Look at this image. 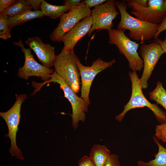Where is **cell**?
<instances>
[{
	"mask_svg": "<svg viewBox=\"0 0 166 166\" xmlns=\"http://www.w3.org/2000/svg\"><path fill=\"white\" fill-rule=\"evenodd\" d=\"M121 14V20L117 29L128 30L129 37L139 41L140 44L153 38L160 26L144 22L131 15L127 11L128 5L125 0L115 1Z\"/></svg>",
	"mask_w": 166,
	"mask_h": 166,
	"instance_id": "6da1fadb",
	"label": "cell"
},
{
	"mask_svg": "<svg viewBox=\"0 0 166 166\" xmlns=\"http://www.w3.org/2000/svg\"><path fill=\"white\" fill-rule=\"evenodd\" d=\"M132 83V94L130 100L124 105L123 111L115 117L119 122L123 120L126 113L131 109L146 107L153 113L157 121L162 124L166 122V113L156 104L149 102L144 96L142 90L140 79L136 71L129 73Z\"/></svg>",
	"mask_w": 166,
	"mask_h": 166,
	"instance_id": "7a4b0ae2",
	"label": "cell"
},
{
	"mask_svg": "<svg viewBox=\"0 0 166 166\" xmlns=\"http://www.w3.org/2000/svg\"><path fill=\"white\" fill-rule=\"evenodd\" d=\"M50 82L57 83L60 85L64 94V97L70 103L72 113V125L74 129L77 128L79 121L84 122L85 119V113L88 111V106L85 101L81 97H78L76 93L66 84L64 80L55 71L51 75V78L48 81L42 83L33 82V86L35 87V93L40 90L41 87L46 84Z\"/></svg>",
	"mask_w": 166,
	"mask_h": 166,
	"instance_id": "3957f363",
	"label": "cell"
},
{
	"mask_svg": "<svg viewBox=\"0 0 166 166\" xmlns=\"http://www.w3.org/2000/svg\"><path fill=\"white\" fill-rule=\"evenodd\" d=\"M125 30L112 29L109 31L108 43L117 46L120 53L127 60L131 69L140 71L144 68V62L137 52L139 44L127 37L124 33Z\"/></svg>",
	"mask_w": 166,
	"mask_h": 166,
	"instance_id": "277c9868",
	"label": "cell"
},
{
	"mask_svg": "<svg viewBox=\"0 0 166 166\" xmlns=\"http://www.w3.org/2000/svg\"><path fill=\"white\" fill-rule=\"evenodd\" d=\"M74 52L65 51L63 48L57 55L54 66V71L76 93L80 90V73L76 62Z\"/></svg>",
	"mask_w": 166,
	"mask_h": 166,
	"instance_id": "5b68a950",
	"label": "cell"
},
{
	"mask_svg": "<svg viewBox=\"0 0 166 166\" xmlns=\"http://www.w3.org/2000/svg\"><path fill=\"white\" fill-rule=\"evenodd\" d=\"M15 95L16 100L13 105L6 112H1L0 116L4 120L8 127V133L5 136L9 137L11 141L10 152L12 156L24 160L22 152L17 145L16 134L20 120L21 105L27 97L26 94Z\"/></svg>",
	"mask_w": 166,
	"mask_h": 166,
	"instance_id": "8992f818",
	"label": "cell"
},
{
	"mask_svg": "<svg viewBox=\"0 0 166 166\" xmlns=\"http://www.w3.org/2000/svg\"><path fill=\"white\" fill-rule=\"evenodd\" d=\"M91 11L82 1L79 5L73 8L60 17L58 24L50 35V39L53 42H62L64 35L82 19L91 16Z\"/></svg>",
	"mask_w": 166,
	"mask_h": 166,
	"instance_id": "52a82bcc",
	"label": "cell"
},
{
	"mask_svg": "<svg viewBox=\"0 0 166 166\" xmlns=\"http://www.w3.org/2000/svg\"><path fill=\"white\" fill-rule=\"evenodd\" d=\"M125 1L128 6L132 10L131 14L144 22L159 24L166 16V9L164 0H149L147 7L138 4L134 0Z\"/></svg>",
	"mask_w": 166,
	"mask_h": 166,
	"instance_id": "ba28073f",
	"label": "cell"
},
{
	"mask_svg": "<svg viewBox=\"0 0 166 166\" xmlns=\"http://www.w3.org/2000/svg\"><path fill=\"white\" fill-rule=\"evenodd\" d=\"M75 60L80 71L81 81V97L89 105L90 103L89 93L94 79L99 73L112 66L116 61L113 59L110 61L106 62L103 61L101 58H99L93 61L91 66H86L81 63L76 55Z\"/></svg>",
	"mask_w": 166,
	"mask_h": 166,
	"instance_id": "9c48e42d",
	"label": "cell"
},
{
	"mask_svg": "<svg viewBox=\"0 0 166 166\" xmlns=\"http://www.w3.org/2000/svg\"><path fill=\"white\" fill-rule=\"evenodd\" d=\"M13 44L21 48L25 57L24 64L18 69L17 74L18 77L27 80L30 77L36 76L40 77L44 82L50 79L51 75L54 72V70L38 63L31 54L30 49L24 47L21 38L18 41L14 42Z\"/></svg>",
	"mask_w": 166,
	"mask_h": 166,
	"instance_id": "30bf717a",
	"label": "cell"
},
{
	"mask_svg": "<svg viewBox=\"0 0 166 166\" xmlns=\"http://www.w3.org/2000/svg\"><path fill=\"white\" fill-rule=\"evenodd\" d=\"M115 0H108L100 5L94 7L91 11L92 25L88 34L90 36L95 30H106L112 29L113 21L119 12L116 10Z\"/></svg>",
	"mask_w": 166,
	"mask_h": 166,
	"instance_id": "8fae6325",
	"label": "cell"
},
{
	"mask_svg": "<svg viewBox=\"0 0 166 166\" xmlns=\"http://www.w3.org/2000/svg\"><path fill=\"white\" fill-rule=\"evenodd\" d=\"M140 53L144 62V69L140 79L142 89L148 88V81L161 56L164 53L157 39L149 44H143L140 48Z\"/></svg>",
	"mask_w": 166,
	"mask_h": 166,
	"instance_id": "7c38bea8",
	"label": "cell"
},
{
	"mask_svg": "<svg viewBox=\"0 0 166 166\" xmlns=\"http://www.w3.org/2000/svg\"><path fill=\"white\" fill-rule=\"evenodd\" d=\"M25 42L35 53L42 65L49 69L54 65L57 57L54 47L44 43L38 36L28 38Z\"/></svg>",
	"mask_w": 166,
	"mask_h": 166,
	"instance_id": "4fadbf2b",
	"label": "cell"
},
{
	"mask_svg": "<svg viewBox=\"0 0 166 166\" xmlns=\"http://www.w3.org/2000/svg\"><path fill=\"white\" fill-rule=\"evenodd\" d=\"M91 15L87 16L77 23L63 37L64 49L70 52H74V46L82 37L89 32L92 25Z\"/></svg>",
	"mask_w": 166,
	"mask_h": 166,
	"instance_id": "5bb4252c",
	"label": "cell"
},
{
	"mask_svg": "<svg viewBox=\"0 0 166 166\" xmlns=\"http://www.w3.org/2000/svg\"><path fill=\"white\" fill-rule=\"evenodd\" d=\"M110 153L106 146L96 144L91 149L89 157L94 166H104Z\"/></svg>",
	"mask_w": 166,
	"mask_h": 166,
	"instance_id": "9a60e30c",
	"label": "cell"
},
{
	"mask_svg": "<svg viewBox=\"0 0 166 166\" xmlns=\"http://www.w3.org/2000/svg\"><path fill=\"white\" fill-rule=\"evenodd\" d=\"M72 8L64 5H51L44 0H42L41 5V10L44 16H47L54 19L60 17L65 12L69 11Z\"/></svg>",
	"mask_w": 166,
	"mask_h": 166,
	"instance_id": "2e32d148",
	"label": "cell"
},
{
	"mask_svg": "<svg viewBox=\"0 0 166 166\" xmlns=\"http://www.w3.org/2000/svg\"><path fill=\"white\" fill-rule=\"evenodd\" d=\"M44 16L41 10L27 12L16 16L8 18L7 19L9 28H12L21 25L25 22L37 18H41Z\"/></svg>",
	"mask_w": 166,
	"mask_h": 166,
	"instance_id": "e0dca14e",
	"label": "cell"
},
{
	"mask_svg": "<svg viewBox=\"0 0 166 166\" xmlns=\"http://www.w3.org/2000/svg\"><path fill=\"white\" fill-rule=\"evenodd\" d=\"M153 139L158 148L155 159L147 162L139 160L137 162L139 166H166V148L161 145L156 137L153 136Z\"/></svg>",
	"mask_w": 166,
	"mask_h": 166,
	"instance_id": "ac0fdd59",
	"label": "cell"
},
{
	"mask_svg": "<svg viewBox=\"0 0 166 166\" xmlns=\"http://www.w3.org/2000/svg\"><path fill=\"white\" fill-rule=\"evenodd\" d=\"M32 11L31 7L28 5L26 0H18L0 14V16L12 17Z\"/></svg>",
	"mask_w": 166,
	"mask_h": 166,
	"instance_id": "d6986e66",
	"label": "cell"
},
{
	"mask_svg": "<svg viewBox=\"0 0 166 166\" xmlns=\"http://www.w3.org/2000/svg\"><path fill=\"white\" fill-rule=\"evenodd\" d=\"M150 99L162 106L166 110V91L160 81L157 82L155 88L149 93Z\"/></svg>",
	"mask_w": 166,
	"mask_h": 166,
	"instance_id": "ffe728a7",
	"label": "cell"
},
{
	"mask_svg": "<svg viewBox=\"0 0 166 166\" xmlns=\"http://www.w3.org/2000/svg\"><path fill=\"white\" fill-rule=\"evenodd\" d=\"M6 16H0V38L6 40L11 37L10 32L11 29L9 26L7 19Z\"/></svg>",
	"mask_w": 166,
	"mask_h": 166,
	"instance_id": "44dd1931",
	"label": "cell"
},
{
	"mask_svg": "<svg viewBox=\"0 0 166 166\" xmlns=\"http://www.w3.org/2000/svg\"><path fill=\"white\" fill-rule=\"evenodd\" d=\"M155 136L163 142H166V122L156 126Z\"/></svg>",
	"mask_w": 166,
	"mask_h": 166,
	"instance_id": "7402d4cb",
	"label": "cell"
},
{
	"mask_svg": "<svg viewBox=\"0 0 166 166\" xmlns=\"http://www.w3.org/2000/svg\"><path fill=\"white\" fill-rule=\"evenodd\" d=\"M104 166H121L119 160L118 156L111 154Z\"/></svg>",
	"mask_w": 166,
	"mask_h": 166,
	"instance_id": "603a6c76",
	"label": "cell"
},
{
	"mask_svg": "<svg viewBox=\"0 0 166 166\" xmlns=\"http://www.w3.org/2000/svg\"><path fill=\"white\" fill-rule=\"evenodd\" d=\"M106 0H85L83 1L84 3L89 8L96 7L105 2Z\"/></svg>",
	"mask_w": 166,
	"mask_h": 166,
	"instance_id": "cb8c5ba5",
	"label": "cell"
},
{
	"mask_svg": "<svg viewBox=\"0 0 166 166\" xmlns=\"http://www.w3.org/2000/svg\"><path fill=\"white\" fill-rule=\"evenodd\" d=\"M17 0H0V14L12 5L17 1Z\"/></svg>",
	"mask_w": 166,
	"mask_h": 166,
	"instance_id": "d4e9b609",
	"label": "cell"
},
{
	"mask_svg": "<svg viewBox=\"0 0 166 166\" xmlns=\"http://www.w3.org/2000/svg\"><path fill=\"white\" fill-rule=\"evenodd\" d=\"M28 5L30 6L34 11H39L42 0H26Z\"/></svg>",
	"mask_w": 166,
	"mask_h": 166,
	"instance_id": "484cf974",
	"label": "cell"
},
{
	"mask_svg": "<svg viewBox=\"0 0 166 166\" xmlns=\"http://www.w3.org/2000/svg\"><path fill=\"white\" fill-rule=\"evenodd\" d=\"M78 166H94L89 156H84L79 160Z\"/></svg>",
	"mask_w": 166,
	"mask_h": 166,
	"instance_id": "4316f807",
	"label": "cell"
},
{
	"mask_svg": "<svg viewBox=\"0 0 166 166\" xmlns=\"http://www.w3.org/2000/svg\"><path fill=\"white\" fill-rule=\"evenodd\" d=\"M164 30L166 31V16L162 21L160 24V26L157 32L153 38L155 40L157 39L159 35L161 32Z\"/></svg>",
	"mask_w": 166,
	"mask_h": 166,
	"instance_id": "83f0119b",
	"label": "cell"
},
{
	"mask_svg": "<svg viewBox=\"0 0 166 166\" xmlns=\"http://www.w3.org/2000/svg\"><path fill=\"white\" fill-rule=\"evenodd\" d=\"M82 1L80 0H65L64 1V5L73 8L79 5Z\"/></svg>",
	"mask_w": 166,
	"mask_h": 166,
	"instance_id": "f1b7e54d",
	"label": "cell"
},
{
	"mask_svg": "<svg viewBox=\"0 0 166 166\" xmlns=\"http://www.w3.org/2000/svg\"><path fill=\"white\" fill-rule=\"evenodd\" d=\"M157 40L164 53L166 54V34H165V39L164 40L159 39H157Z\"/></svg>",
	"mask_w": 166,
	"mask_h": 166,
	"instance_id": "f546056e",
	"label": "cell"
},
{
	"mask_svg": "<svg viewBox=\"0 0 166 166\" xmlns=\"http://www.w3.org/2000/svg\"><path fill=\"white\" fill-rule=\"evenodd\" d=\"M135 2L138 4L144 7L148 6V1L147 0H134Z\"/></svg>",
	"mask_w": 166,
	"mask_h": 166,
	"instance_id": "4dcf8cb0",
	"label": "cell"
},
{
	"mask_svg": "<svg viewBox=\"0 0 166 166\" xmlns=\"http://www.w3.org/2000/svg\"><path fill=\"white\" fill-rule=\"evenodd\" d=\"M164 5L165 8L166 9V0H164Z\"/></svg>",
	"mask_w": 166,
	"mask_h": 166,
	"instance_id": "1f68e13d",
	"label": "cell"
}]
</instances>
